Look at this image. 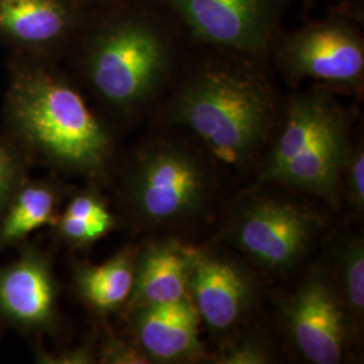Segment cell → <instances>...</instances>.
Returning a JSON list of instances; mask_svg holds the SVG:
<instances>
[{
  "instance_id": "obj_1",
  "label": "cell",
  "mask_w": 364,
  "mask_h": 364,
  "mask_svg": "<svg viewBox=\"0 0 364 364\" xmlns=\"http://www.w3.org/2000/svg\"><path fill=\"white\" fill-rule=\"evenodd\" d=\"M173 114L216 158L242 165L267 136L274 102L269 88L250 72L210 68L183 87Z\"/></svg>"
},
{
  "instance_id": "obj_2",
  "label": "cell",
  "mask_w": 364,
  "mask_h": 364,
  "mask_svg": "<svg viewBox=\"0 0 364 364\" xmlns=\"http://www.w3.org/2000/svg\"><path fill=\"white\" fill-rule=\"evenodd\" d=\"M15 124L30 142L78 170H96L109 154V138L82 97L41 69L15 75L10 92Z\"/></svg>"
},
{
  "instance_id": "obj_3",
  "label": "cell",
  "mask_w": 364,
  "mask_h": 364,
  "mask_svg": "<svg viewBox=\"0 0 364 364\" xmlns=\"http://www.w3.org/2000/svg\"><path fill=\"white\" fill-rule=\"evenodd\" d=\"M165 41L142 19L127 18L105 27L92 43V84L117 105H134L156 90L168 69Z\"/></svg>"
},
{
  "instance_id": "obj_4",
  "label": "cell",
  "mask_w": 364,
  "mask_h": 364,
  "mask_svg": "<svg viewBox=\"0 0 364 364\" xmlns=\"http://www.w3.org/2000/svg\"><path fill=\"white\" fill-rule=\"evenodd\" d=\"M207 189V173L195 156L176 146H158L139 162L132 203L144 220L169 224L196 213Z\"/></svg>"
},
{
  "instance_id": "obj_5",
  "label": "cell",
  "mask_w": 364,
  "mask_h": 364,
  "mask_svg": "<svg viewBox=\"0 0 364 364\" xmlns=\"http://www.w3.org/2000/svg\"><path fill=\"white\" fill-rule=\"evenodd\" d=\"M314 230L316 219L308 210L287 203L259 201L237 218L234 239L262 266L285 270L304 255Z\"/></svg>"
},
{
  "instance_id": "obj_6",
  "label": "cell",
  "mask_w": 364,
  "mask_h": 364,
  "mask_svg": "<svg viewBox=\"0 0 364 364\" xmlns=\"http://www.w3.org/2000/svg\"><path fill=\"white\" fill-rule=\"evenodd\" d=\"M343 305L326 277L317 272L289 299L287 329L299 351L309 362H341L347 343V317Z\"/></svg>"
},
{
  "instance_id": "obj_7",
  "label": "cell",
  "mask_w": 364,
  "mask_h": 364,
  "mask_svg": "<svg viewBox=\"0 0 364 364\" xmlns=\"http://www.w3.org/2000/svg\"><path fill=\"white\" fill-rule=\"evenodd\" d=\"M201 41L240 52L264 49L273 28L270 0H164Z\"/></svg>"
},
{
  "instance_id": "obj_8",
  "label": "cell",
  "mask_w": 364,
  "mask_h": 364,
  "mask_svg": "<svg viewBox=\"0 0 364 364\" xmlns=\"http://www.w3.org/2000/svg\"><path fill=\"white\" fill-rule=\"evenodd\" d=\"M284 57L299 76L343 84L363 76V42L353 28L338 22L305 27L287 41Z\"/></svg>"
},
{
  "instance_id": "obj_9",
  "label": "cell",
  "mask_w": 364,
  "mask_h": 364,
  "mask_svg": "<svg viewBox=\"0 0 364 364\" xmlns=\"http://www.w3.org/2000/svg\"><path fill=\"white\" fill-rule=\"evenodd\" d=\"M188 293L205 324L216 332H224L234 328L247 312L254 287L239 264L198 251Z\"/></svg>"
},
{
  "instance_id": "obj_10",
  "label": "cell",
  "mask_w": 364,
  "mask_h": 364,
  "mask_svg": "<svg viewBox=\"0 0 364 364\" xmlns=\"http://www.w3.org/2000/svg\"><path fill=\"white\" fill-rule=\"evenodd\" d=\"M198 313L189 297L139 306L135 313V333L151 362L176 363L203 353L198 338Z\"/></svg>"
},
{
  "instance_id": "obj_11",
  "label": "cell",
  "mask_w": 364,
  "mask_h": 364,
  "mask_svg": "<svg viewBox=\"0 0 364 364\" xmlns=\"http://www.w3.org/2000/svg\"><path fill=\"white\" fill-rule=\"evenodd\" d=\"M76 22L72 0H0V41L25 50L57 46Z\"/></svg>"
},
{
  "instance_id": "obj_12",
  "label": "cell",
  "mask_w": 364,
  "mask_h": 364,
  "mask_svg": "<svg viewBox=\"0 0 364 364\" xmlns=\"http://www.w3.org/2000/svg\"><path fill=\"white\" fill-rule=\"evenodd\" d=\"M348 156L347 124L341 114L302 153L287 162L273 181L285 182L332 200L346 171Z\"/></svg>"
},
{
  "instance_id": "obj_13",
  "label": "cell",
  "mask_w": 364,
  "mask_h": 364,
  "mask_svg": "<svg viewBox=\"0 0 364 364\" xmlns=\"http://www.w3.org/2000/svg\"><path fill=\"white\" fill-rule=\"evenodd\" d=\"M198 251L176 240L151 245L135 263L132 297L139 306L189 297L188 285Z\"/></svg>"
},
{
  "instance_id": "obj_14",
  "label": "cell",
  "mask_w": 364,
  "mask_h": 364,
  "mask_svg": "<svg viewBox=\"0 0 364 364\" xmlns=\"http://www.w3.org/2000/svg\"><path fill=\"white\" fill-rule=\"evenodd\" d=\"M341 115L332 99L323 93H311L293 102L287 123L270 156L260 170V178L273 181L278 171Z\"/></svg>"
},
{
  "instance_id": "obj_15",
  "label": "cell",
  "mask_w": 364,
  "mask_h": 364,
  "mask_svg": "<svg viewBox=\"0 0 364 364\" xmlns=\"http://www.w3.org/2000/svg\"><path fill=\"white\" fill-rule=\"evenodd\" d=\"M54 290L49 272L36 259L16 263L0 277V308L27 324L50 318Z\"/></svg>"
},
{
  "instance_id": "obj_16",
  "label": "cell",
  "mask_w": 364,
  "mask_h": 364,
  "mask_svg": "<svg viewBox=\"0 0 364 364\" xmlns=\"http://www.w3.org/2000/svg\"><path fill=\"white\" fill-rule=\"evenodd\" d=\"M135 262L130 252H120L97 267L78 274V285L93 306L112 309L129 299L134 287Z\"/></svg>"
},
{
  "instance_id": "obj_17",
  "label": "cell",
  "mask_w": 364,
  "mask_h": 364,
  "mask_svg": "<svg viewBox=\"0 0 364 364\" xmlns=\"http://www.w3.org/2000/svg\"><path fill=\"white\" fill-rule=\"evenodd\" d=\"M54 200L45 188H28L18 197L3 227V237L19 239L37 230L52 216Z\"/></svg>"
},
{
  "instance_id": "obj_18",
  "label": "cell",
  "mask_w": 364,
  "mask_h": 364,
  "mask_svg": "<svg viewBox=\"0 0 364 364\" xmlns=\"http://www.w3.org/2000/svg\"><path fill=\"white\" fill-rule=\"evenodd\" d=\"M340 277L346 304L350 312L362 318L364 313V247L362 239H355L343 250Z\"/></svg>"
},
{
  "instance_id": "obj_19",
  "label": "cell",
  "mask_w": 364,
  "mask_h": 364,
  "mask_svg": "<svg viewBox=\"0 0 364 364\" xmlns=\"http://www.w3.org/2000/svg\"><path fill=\"white\" fill-rule=\"evenodd\" d=\"M273 362V353L260 338L242 336L221 350L216 363L266 364Z\"/></svg>"
},
{
  "instance_id": "obj_20",
  "label": "cell",
  "mask_w": 364,
  "mask_h": 364,
  "mask_svg": "<svg viewBox=\"0 0 364 364\" xmlns=\"http://www.w3.org/2000/svg\"><path fill=\"white\" fill-rule=\"evenodd\" d=\"M114 225V218L107 219H85L65 215L61 220V230L66 237L78 242L87 243L96 240L97 237L108 232Z\"/></svg>"
},
{
  "instance_id": "obj_21",
  "label": "cell",
  "mask_w": 364,
  "mask_h": 364,
  "mask_svg": "<svg viewBox=\"0 0 364 364\" xmlns=\"http://www.w3.org/2000/svg\"><path fill=\"white\" fill-rule=\"evenodd\" d=\"M347 186L348 198L352 205L358 210L364 207V154L362 150L353 153L351 159L347 162Z\"/></svg>"
},
{
  "instance_id": "obj_22",
  "label": "cell",
  "mask_w": 364,
  "mask_h": 364,
  "mask_svg": "<svg viewBox=\"0 0 364 364\" xmlns=\"http://www.w3.org/2000/svg\"><path fill=\"white\" fill-rule=\"evenodd\" d=\"M65 215L85 219H107L112 218L102 203L90 196L76 197L68 207Z\"/></svg>"
},
{
  "instance_id": "obj_23",
  "label": "cell",
  "mask_w": 364,
  "mask_h": 364,
  "mask_svg": "<svg viewBox=\"0 0 364 364\" xmlns=\"http://www.w3.org/2000/svg\"><path fill=\"white\" fill-rule=\"evenodd\" d=\"M11 177V162L6 153L0 151V195L7 188V183Z\"/></svg>"
}]
</instances>
